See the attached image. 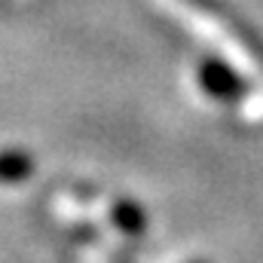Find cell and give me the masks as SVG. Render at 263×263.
Listing matches in <instances>:
<instances>
[{
  "instance_id": "6da1fadb",
  "label": "cell",
  "mask_w": 263,
  "mask_h": 263,
  "mask_svg": "<svg viewBox=\"0 0 263 263\" xmlns=\"http://www.w3.org/2000/svg\"><path fill=\"white\" fill-rule=\"evenodd\" d=\"M184 3H190V6L199 9L202 15H208L223 34H230V40H233L248 59H254V62L263 67V40L254 28H248V22H245L242 15H236V12H233L230 6H223L220 0H184Z\"/></svg>"
},
{
  "instance_id": "7a4b0ae2",
  "label": "cell",
  "mask_w": 263,
  "mask_h": 263,
  "mask_svg": "<svg viewBox=\"0 0 263 263\" xmlns=\"http://www.w3.org/2000/svg\"><path fill=\"white\" fill-rule=\"evenodd\" d=\"M199 86H202L211 98L227 101V104L242 101V95L248 92V83L227 65L223 59H214V55H208V59L199 62Z\"/></svg>"
},
{
  "instance_id": "3957f363",
  "label": "cell",
  "mask_w": 263,
  "mask_h": 263,
  "mask_svg": "<svg viewBox=\"0 0 263 263\" xmlns=\"http://www.w3.org/2000/svg\"><path fill=\"white\" fill-rule=\"evenodd\" d=\"M34 175V159L28 153H0V181L3 184H15V181H28Z\"/></svg>"
},
{
  "instance_id": "277c9868",
  "label": "cell",
  "mask_w": 263,
  "mask_h": 263,
  "mask_svg": "<svg viewBox=\"0 0 263 263\" xmlns=\"http://www.w3.org/2000/svg\"><path fill=\"white\" fill-rule=\"evenodd\" d=\"M114 217H117V223H120L126 233H144V211H141L138 205H132V202L117 205Z\"/></svg>"
}]
</instances>
